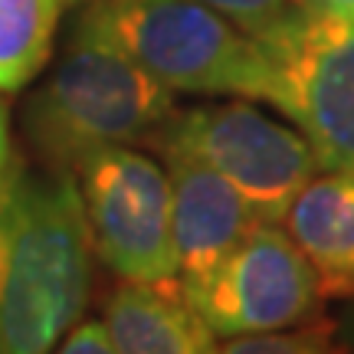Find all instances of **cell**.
Listing matches in <instances>:
<instances>
[{
  "mask_svg": "<svg viewBox=\"0 0 354 354\" xmlns=\"http://www.w3.org/2000/svg\"><path fill=\"white\" fill-rule=\"evenodd\" d=\"M253 39L266 59L259 102L299 125L325 171L354 177V20L292 7Z\"/></svg>",
  "mask_w": 354,
  "mask_h": 354,
  "instance_id": "cell-4",
  "label": "cell"
},
{
  "mask_svg": "<svg viewBox=\"0 0 354 354\" xmlns=\"http://www.w3.org/2000/svg\"><path fill=\"white\" fill-rule=\"evenodd\" d=\"M295 10L312 17H335V20H354V0H292Z\"/></svg>",
  "mask_w": 354,
  "mask_h": 354,
  "instance_id": "cell-16",
  "label": "cell"
},
{
  "mask_svg": "<svg viewBox=\"0 0 354 354\" xmlns=\"http://www.w3.org/2000/svg\"><path fill=\"white\" fill-rule=\"evenodd\" d=\"M158 145L214 167L263 223H282L318 165L302 131L269 118L250 102H214L174 112Z\"/></svg>",
  "mask_w": 354,
  "mask_h": 354,
  "instance_id": "cell-5",
  "label": "cell"
},
{
  "mask_svg": "<svg viewBox=\"0 0 354 354\" xmlns=\"http://www.w3.org/2000/svg\"><path fill=\"white\" fill-rule=\"evenodd\" d=\"M201 3H207L220 17H227L230 24H236L250 37L266 33L269 26L279 24L292 10L289 0H201Z\"/></svg>",
  "mask_w": 354,
  "mask_h": 354,
  "instance_id": "cell-13",
  "label": "cell"
},
{
  "mask_svg": "<svg viewBox=\"0 0 354 354\" xmlns=\"http://www.w3.org/2000/svg\"><path fill=\"white\" fill-rule=\"evenodd\" d=\"M88 223L63 167H17L0 203V354H50L88 302Z\"/></svg>",
  "mask_w": 354,
  "mask_h": 354,
  "instance_id": "cell-1",
  "label": "cell"
},
{
  "mask_svg": "<svg viewBox=\"0 0 354 354\" xmlns=\"http://www.w3.org/2000/svg\"><path fill=\"white\" fill-rule=\"evenodd\" d=\"M56 354H118L102 322H82L69 331Z\"/></svg>",
  "mask_w": 354,
  "mask_h": 354,
  "instance_id": "cell-14",
  "label": "cell"
},
{
  "mask_svg": "<svg viewBox=\"0 0 354 354\" xmlns=\"http://www.w3.org/2000/svg\"><path fill=\"white\" fill-rule=\"evenodd\" d=\"M92 10L171 92L263 99L259 43L201 0H95Z\"/></svg>",
  "mask_w": 354,
  "mask_h": 354,
  "instance_id": "cell-3",
  "label": "cell"
},
{
  "mask_svg": "<svg viewBox=\"0 0 354 354\" xmlns=\"http://www.w3.org/2000/svg\"><path fill=\"white\" fill-rule=\"evenodd\" d=\"M174 194L177 286L190 289L223 263L233 246L263 223L214 167L187 154H165Z\"/></svg>",
  "mask_w": 354,
  "mask_h": 354,
  "instance_id": "cell-8",
  "label": "cell"
},
{
  "mask_svg": "<svg viewBox=\"0 0 354 354\" xmlns=\"http://www.w3.org/2000/svg\"><path fill=\"white\" fill-rule=\"evenodd\" d=\"M174 112V92L135 63L88 7L53 76L30 99L26 131L69 171L95 151L154 138Z\"/></svg>",
  "mask_w": 354,
  "mask_h": 354,
  "instance_id": "cell-2",
  "label": "cell"
},
{
  "mask_svg": "<svg viewBox=\"0 0 354 354\" xmlns=\"http://www.w3.org/2000/svg\"><path fill=\"white\" fill-rule=\"evenodd\" d=\"M342 335H344V342H348V348H351V354H354V302H351V308H348V315H344V322H342Z\"/></svg>",
  "mask_w": 354,
  "mask_h": 354,
  "instance_id": "cell-17",
  "label": "cell"
},
{
  "mask_svg": "<svg viewBox=\"0 0 354 354\" xmlns=\"http://www.w3.org/2000/svg\"><path fill=\"white\" fill-rule=\"evenodd\" d=\"M88 240L125 282H177L171 174L131 145L88 154L79 165Z\"/></svg>",
  "mask_w": 354,
  "mask_h": 354,
  "instance_id": "cell-6",
  "label": "cell"
},
{
  "mask_svg": "<svg viewBox=\"0 0 354 354\" xmlns=\"http://www.w3.org/2000/svg\"><path fill=\"white\" fill-rule=\"evenodd\" d=\"M292 243L325 299H354V177H312L286 214Z\"/></svg>",
  "mask_w": 354,
  "mask_h": 354,
  "instance_id": "cell-10",
  "label": "cell"
},
{
  "mask_svg": "<svg viewBox=\"0 0 354 354\" xmlns=\"http://www.w3.org/2000/svg\"><path fill=\"white\" fill-rule=\"evenodd\" d=\"M17 158H13V145H10V122H7V109L0 102V203L7 197V190L13 184V174H17Z\"/></svg>",
  "mask_w": 354,
  "mask_h": 354,
  "instance_id": "cell-15",
  "label": "cell"
},
{
  "mask_svg": "<svg viewBox=\"0 0 354 354\" xmlns=\"http://www.w3.org/2000/svg\"><path fill=\"white\" fill-rule=\"evenodd\" d=\"M216 354H351L342 325L331 318H308L302 325L256 335H233L216 344Z\"/></svg>",
  "mask_w": 354,
  "mask_h": 354,
  "instance_id": "cell-12",
  "label": "cell"
},
{
  "mask_svg": "<svg viewBox=\"0 0 354 354\" xmlns=\"http://www.w3.org/2000/svg\"><path fill=\"white\" fill-rule=\"evenodd\" d=\"M118 354H216V335L177 282H122L105 305Z\"/></svg>",
  "mask_w": 354,
  "mask_h": 354,
  "instance_id": "cell-9",
  "label": "cell"
},
{
  "mask_svg": "<svg viewBox=\"0 0 354 354\" xmlns=\"http://www.w3.org/2000/svg\"><path fill=\"white\" fill-rule=\"evenodd\" d=\"M59 0H0V92H17L50 59Z\"/></svg>",
  "mask_w": 354,
  "mask_h": 354,
  "instance_id": "cell-11",
  "label": "cell"
},
{
  "mask_svg": "<svg viewBox=\"0 0 354 354\" xmlns=\"http://www.w3.org/2000/svg\"><path fill=\"white\" fill-rule=\"evenodd\" d=\"M180 292L223 338L302 325L325 302L302 250L276 223H256L210 276Z\"/></svg>",
  "mask_w": 354,
  "mask_h": 354,
  "instance_id": "cell-7",
  "label": "cell"
}]
</instances>
